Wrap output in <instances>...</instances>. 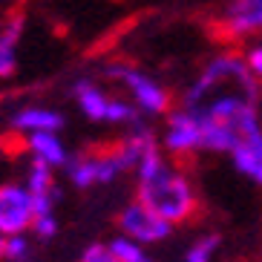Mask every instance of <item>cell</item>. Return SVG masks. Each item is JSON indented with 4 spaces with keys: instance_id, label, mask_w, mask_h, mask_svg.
I'll return each instance as SVG.
<instances>
[{
    "instance_id": "obj_16",
    "label": "cell",
    "mask_w": 262,
    "mask_h": 262,
    "mask_svg": "<svg viewBox=\"0 0 262 262\" xmlns=\"http://www.w3.org/2000/svg\"><path fill=\"white\" fill-rule=\"evenodd\" d=\"M219 248H222V236L213 233V231H208V233H202V236H196L190 245L185 248L182 259L185 262H210L216 254H219Z\"/></svg>"
},
{
    "instance_id": "obj_6",
    "label": "cell",
    "mask_w": 262,
    "mask_h": 262,
    "mask_svg": "<svg viewBox=\"0 0 262 262\" xmlns=\"http://www.w3.org/2000/svg\"><path fill=\"white\" fill-rule=\"evenodd\" d=\"M159 141H162L164 153L176 162L202 153V118L182 104H179V110H167Z\"/></svg>"
},
{
    "instance_id": "obj_3",
    "label": "cell",
    "mask_w": 262,
    "mask_h": 262,
    "mask_svg": "<svg viewBox=\"0 0 262 262\" xmlns=\"http://www.w3.org/2000/svg\"><path fill=\"white\" fill-rule=\"evenodd\" d=\"M72 101H75V107L81 110V116L86 121L110 124V127H133V124L141 121L139 107L130 98L107 93L93 78L75 81V86H72Z\"/></svg>"
},
{
    "instance_id": "obj_13",
    "label": "cell",
    "mask_w": 262,
    "mask_h": 262,
    "mask_svg": "<svg viewBox=\"0 0 262 262\" xmlns=\"http://www.w3.org/2000/svg\"><path fill=\"white\" fill-rule=\"evenodd\" d=\"M63 124H67L63 113L43 107V104H26V107H20L12 116V130L24 133V136L26 133H38V130H61Z\"/></svg>"
},
{
    "instance_id": "obj_14",
    "label": "cell",
    "mask_w": 262,
    "mask_h": 262,
    "mask_svg": "<svg viewBox=\"0 0 262 262\" xmlns=\"http://www.w3.org/2000/svg\"><path fill=\"white\" fill-rule=\"evenodd\" d=\"M20 38H24V17H12L0 26V78H12L17 72Z\"/></svg>"
},
{
    "instance_id": "obj_17",
    "label": "cell",
    "mask_w": 262,
    "mask_h": 262,
    "mask_svg": "<svg viewBox=\"0 0 262 262\" xmlns=\"http://www.w3.org/2000/svg\"><path fill=\"white\" fill-rule=\"evenodd\" d=\"M0 259H9V262H26V259H32V236H29V231L3 236Z\"/></svg>"
},
{
    "instance_id": "obj_1",
    "label": "cell",
    "mask_w": 262,
    "mask_h": 262,
    "mask_svg": "<svg viewBox=\"0 0 262 262\" xmlns=\"http://www.w3.org/2000/svg\"><path fill=\"white\" fill-rule=\"evenodd\" d=\"M182 107L202 118V153H231L236 139L259 121V81L251 75L242 52H216L202 63Z\"/></svg>"
},
{
    "instance_id": "obj_8",
    "label": "cell",
    "mask_w": 262,
    "mask_h": 262,
    "mask_svg": "<svg viewBox=\"0 0 262 262\" xmlns=\"http://www.w3.org/2000/svg\"><path fill=\"white\" fill-rule=\"evenodd\" d=\"M35 208L24 182H0V236L32 231Z\"/></svg>"
},
{
    "instance_id": "obj_11",
    "label": "cell",
    "mask_w": 262,
    "mask_h": 262,
    "mask_svg": "<svg viewBox=\"0 0 262 262\" xmlns=\"http://www.w3.org/2000/svg\"><path fill=\"white\" fill-rule=\"evenodd\" d=\"M24 185H26V190H29V196H32L35 216H52L55 205H58V196H61V187H58V182H55V167L32 159L29 167H26Z\"/></svg>"
},
{
    "instance_id": "obj_15",
    "label": "cell",
    "mask_w": 262,
    "mask_h": 262,
    "mask_svg": "<svg viewBox=\"0 0 262 262\" xmlns=\"http://www.w3.org/2000/svg\"><path fill=\"white\" fill-rule=\"evenodd\" d=\"M107 245H110V254H113V262H147L150 259L147 245H141L139 239L127 236V233H121V231L110 239Z\"/></svg>"
},
{
    "instance_id": "obj_4",
    "label": "cell",
    "mask_w": 262,
    "mask_h": 262,
    "mask_svg": "<svg viewBox=\"0 0 262 262\" xmlns=\"http://www.w3.org/2000/svg\"><path fill=\"white\" fill-rule=\"evenodd\" d=\"M107 78L116 86H121L124 93H127V98H130L133 104L139 107L141 116H147V118L164 116L170 110V104H173V95H170L167 86H164L159 78H153L150 72L133 67V63H110Z\"/></svg>"
},
{
    "instance_id": "obj_7",
    "label": "cell",
    "mask_w": 262,
    "mask_h": 262,
    "mask_svg": "<svg viewBox=\"0 0 262 262\" xmlns=\"http://www.w3.org/2000/svg\"><path fill=\"white\" fill-rule=\"evenodd\" d=\"M118 231L133 236V239H139L141 245L153 248V245L167 242L173 236V231H176V225L167 222L164 216H159L153 208H147L144 202L133 199L118 213Z\"/></svg>"
},
{
    "instance_id": "obj_9",
    "label": "cell",
    "mask_w": 262,
    "mask_h": 262,
    "mask_svg": "<svg viewBox=\"0 0 262 262\" xmlns=\"http://www.w3.org/2000/svg\"><path fill=\"white\" fill-rule=\"evenodd\" d=\"M219 29L233 40L262 35V0H228L219 15Z\"/></svg>"
},
{
    "instance_id": "obj_10",
    "label": "cell",
    "mask_w": 262,
    "mask_h": 262,
    "mask_svg": "<svg viewBox=\"0 0 262 262\" xmlns=\"http://www.w3.org/2000/svg\"><path fill=\"white\" fill-rule=\"evenodd\" d=\"M228 156H231V164L239 176H245L248 182L262 187V118L239 136Z\"/></svg>"
},
{
    "instance_id": "obj_5",
    "label": "cell",
    "mask_w": 262,
    "mask_h": 262,
    "mask_svg": "<svg viewBox=\"0 0 262 262\" xmlns=\"http://www.w3.org/2000/svg\"><path fill=\"white\" fill-rule=\"evenodd\" d=\"M63 173H67L72 187L90 190V187H107L113 182H118L121 176H127L130 162H127V156L118 144V147H110V150L70 156V162L63 164Z\"/></svg>"
},
{
    "instance_id": "obj_12",
    "label": "cell",
    "mask_w": 262,
    "mask_h": 262,
    "mask_svg": "<svg viewBox=\"0 0 262 262\" xmlns=\"http://www.w3.org/2000/svg\"><path fill=\"white\" fill-rule=\"evenodd\" d=\"M26 153L35 162H43L55 170H63V164L70 162V147L63 144V139L58 136V130H38L26 133Z\"/></svg>"
},
{
    "instance_id": "obj_2",
    "label": "cell",
    "mask_w": 262,
    "mask_h": 262,
    "mask_svg": "<svg viewBox=\"0 0 262 262\" xmlns=\"http://www.w3.org/2000/svg\"><path fill=\"white\" fill-rule=\"evenodd\" d=\"M133 179H136V199L153 208L167 222L185 225L199 210V193L193 179L179 164L170 162L164 150L144 156L133 167Z\"/></svg>"
},
{
    "instance_id": "obj_19",
    "label": "cell",
    "mask_w": 262,
    "mask_h": 262,
    "mask_svg": "<svg viewBox=\"0 0 262 262\" xmlns=\"http://www.w3.org/2000/svg\"><path fill=\"white\" fill-rule=\"evenodd\" d=\"M81 259L84 262H113V254H110L107 242H93L81 251Z\"/></svg>"
},
{
    "instance_id": "obj_20",
    "label": "cell",
    "mask_w": 262,
    "mask_h": 262,
    "mask_svg": "<svg viewBox=\"0 0 262 262\" xmlns=\"http://www.w3.org/2000/svg\"><path fill=\"white\" fill-rule=\"evenodd\" d=\"M0 248H3V236H0Z\"/></svg>"
},
{
    "instance_id": "obj_18",
    "label": "cell",
    "mask_w": 262,
    "mask_h": 262,
    "mask_svg": "<svg viewBox=\"0 0 262 262\" xmlns=\"http://www.w3.org/2000/svg\"><path fill=\"white\" fill-rule=\"evenodd\" d=\"M242 55H245V63H248V70H251V75H254L256 81H259V86H262V40L251 43Z\"/></svg>"
}]
</instances>
